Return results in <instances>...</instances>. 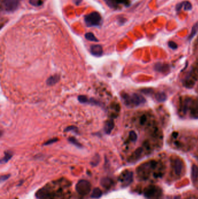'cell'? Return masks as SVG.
<instances>
[{"instance_id": "obj_3", "label": "cell", "mask_w": 198, "mask_h": 199, "mask_svg": "<svg viewBox=\"0 0 198 199\" xmlns=\"http://www.w3.org/2000/svg\"><path fill=\"white\" fill-rule=\"evenodd\" d=\"M122 99L125 105L130 107H137L145 102V99L137 93H132L131 94H124L122 95Z\"/></svg>"}, {"instance_id": "obj_21", "label": "cell", "mask_w": 198, "mask_h": 199, "mask_svg": "<svg viewBox=\"0 0 198 199\" xmlns=\"http://www.w3.org/2000/svg\"><path fill=\"white\" fill-rule=\"evenodd\" d=\"M155 98L159 102H163L167 99V96L163 92H159L156 94Z\"/></svg>"}, {"instance_id": "obj_30", "label": "cell", "mask_w": 198, "mask_h": 199, "mask_svg": "<svg viewBox=\"0 0 198 199\" xmlns=\"http://www.w3.org/2000/svg\"><path fill=\"white\" fill-rule=\"evenodd\" d=\"M99 161V156H96L95 157H94L92 159V161H91V164L94 166H95L97 165Z\"/></svg>"}, {"instance_id": "obj_9", "label": "cell", "mask_w": 198, "mask_h": 199, "mask_svg": "<svg viewBox=\"0 0 198 199\" xmlns=\"http://www.w3.org/2000/svg\"><path fill=\"white\" fill-rule=\"evenodd\" d=\"M107 5L110 8L116 9L120 5H127L129 4V0H104Z\"/></svg>"}, {"instance_id": "obj_29", "label": "cell", "mask_w": 198, "mask_h": 199, "mask_svg": "<svg viewBox=\"0 0 198 199\" xmlns=\"http://www.w3.org/2000/svg\"><path fill=\"white\" fill-rule=\"evenodd\" d=\"M168 46L170 49H171L173 50H176L178 47L177 44L174 41H170L168 42Z\"/></svg>"}, {"instance_id": "obj_8", "label": "cell", "mask_w": 198, "mask_h": 199, "mask_svg": "<svg viewBox=\"0 0 198 199\" xmlns=\"http://www.w3.org/2000/svg\"><path fill=\"white\" fill-rule=\"evenodd\" d=\"M21 0H2V6L7 12H13L19 7Z\"/></svg>"}, {"instance_id": "obj_27", "label": "cell", "mask_w": 198, "mask_h": 199, "mask_svg": "<svg viewBox=\"0 0 198 199\" xmlns=\"http://www.w3.org/2000/svg\"><path fill=\"white\" fill-rule=\"evenodd\" d=\"M64 131L65 132L73 131V132H74V133H77V134H78V132H79L78 128L76 126H68L64 130Z\"/></svg>"}, {"instance_id": "obj_34", "label": "cell", "mask_w": 198, "mask_h": 199, "mask_svg": "<svg viewBox=\"0 0 198 199\" xmlns=\"http://www.w3.org/2000/svg\"><path fill=\"white\" fill-rule=\"evenodd\" d=\"M81 1V0H74L75 2H76L77 4H79L80 2V1Z\"/></svg>"}, {"instance_id": "obj_14", "label": "cell", "mask_w": 198, "mask_h": 199, "mask_svg": "<svg viewBox=\"0 0 198 199\" xmlns=\"http://www.w3.org/2000/svg\"><path fill=\"white\" fill-rule=\"evenodd\" d=\"M100 184L105 189H108L112 187V186L113 185V181L112 179H110L108 177L103 178L102 179H101Z\"/></svg>"}, {"instance_id": "obj_35", "label": "cell", "mask_w": 198, "mask_h": 199, "mask_svg": "<svg viewBox=\"0 0 198 199\" xmlns=\"http://www.w3.org/2000/svg\"><path fill=\"white\" fill-rule=\"evenodd\" d=\"M174 199H181V198H180V196H176V197L174 198Z\"/></svg>"}, {"instance_id": "obj_5", "label": "cell", "mask_w": 198, "mask_h": 199, "mask_svg": "<svg viewBox=\"0 0 198 199\" xmlns=\"http://www.w3.org/2000/svg\"><path fill=\"white\" fill-rule=\"evenodd\" d=\"M87 26H98L102 22V18L98 12H94L87 15L84 18Z\"/></svg>"}, {"instance_id": "obj_28", "label": "cell", "mask_w": 198, "mask_h": 199, "mask_svg": "<svg viewBox=\"0 0 198 199\" xmlns=\"http://www.w3.org/2000/svg\"><path fill=\"white\" fill-rule=\"evenodd\" d=\"M129 137H130V139L132 141H135L137 139V134L135 133V132L134 131H131L130 132V134H129Z\"/></svg>"}, {"instance_id": "obj_23", "label": "cell", "mask_w": 198, "mask_h": 199, "mask_svg": "<svg viewBox=\"0 0 198 199\" xmlns=\"http://www.w3.org/2000/svg\"><path fill=\"white\" fill-rule=\"evenodd\" d=\"M68 141H69V143H70L71 144L74 145L76 147H77L78 148L83 147V146L80 143L79 141L76 139L75 138H73V137L69 138L68 139Z\"/></svg>"}, {"instance_id": "obj_2", "label": "cell", "mask_w": 198, "mask_h": 199, "mask_svg": "<svg viewBox=\"0 0 198 199\" xmlns=\"http://www.w3.org/2000/svg\"><path fill=\"white\" fill-rule=\"evenodd\" d=\"M157 166L158 162L156 161H150L141 164L137 169V174L139 178L142 180L148 179L150 171L156 169Z\"/></svg>"}, {"instance_id": "obj_16", "label": "cell", "mask_w": 198, "mask_h": 199, "mask_svg": "<svg viewBox=\"0 0 198 199\" xmlns=\"http://www.w3.org/2000/svg\"><path fill=\"white\" fill-rule=\"evenodd\" d=\"M60 80V76L58 75H54L51 76L50 78L47 80V84L48 86H53L57 83Z\"/></svg>"}, {"instance_id": "obj_7", "label": "cell", "mask_w": 198, "mask_h": 199, "mask_svg": "<svg viewBox=\"0 0 198 199\" xmlns=\"http://www.w3.org/2000/svg\"><path fill=\"white\" fill-rule=\"evenodd\" d=\"M119 181L123 188L129 186L133 180V173L128 170L123 171L119 178Z\"/></svg>"}, {"instance_id": "obj_6", "label": "cell", "mask_w": 198, "mask_h": 199, "mask_svg": "<svg viewBox=\"0 0 198 199\" xmlns=\"http://www.w3.org/2000/svg\"><path fill=\"white\" fill-rule=\"evenodd\" d=\"M91 190V185L87 180H80L76 185V190L81 196L89 195Z\"/></svg>"}, {"instance_id": "obj_17", "label": "cell", "mask_w": 198, "mask_h": 199, "mask_svg": "<svg viewBox=\"0 0 198 199\" xmlns=\"http://www.w3.org/2000/svg\"><path fill=\"white\" fill-rule=\"evenodd\" d=\"M142 152V148H138V149L136 150L132 154V156L130 157V161H134L138 159L140 157L141 154Z\"/></svg>"}, {"instance_id": "obj_1", "label": "cell", "mask_w": 198, "mask_h": 199, "mask_svg": "<svg viewBox=\"0 0 198 199\" xmlns=\"http://www.w3.org/2000/svg\"><path fill=\"white\" fill-rule=\"evenodd\" d=\"M71 182L65 178L51 182L36 193L39 199H70Z\"/></svg>"}, {"instance_id": "obj_11", "label": "cell", "mask_w": 198, "mask_h": 199, "mask_svg": "<svg viewBox=\"0 0 198 199\" xmlns=\"http://www.w3.org/2000/svg\"><path fill=\"white\" fill-rule=\"evenodd\" d=\"M78 100L81 103L83 104H91L92 105H98V106H101V104L99 102V101H97L96 100L93 99H89L86 96H79L78 97Z\"/></svg>"}, {"instance_id": "obj_4", "label": "cell", "mask_w": 198, "mask_h": 199, "mask_svg": "<svg viewBox=\"0 0 198 199\" xmlns=\"http://www.w3.org/2000/svg\"><path fill=\"white\" fill-rule=\"evenodd\" d=\"M144 196L147 199H162L163 190L157 185H149L144 190Z\"/></svg>"}, {"instance_id": "obj_13", "label": "cell", "mask_w": 198, "mask_h": 199, "mask_svg": "<svg viewBox=\"0 0 198 199\" xmlns=\"http://www.w3.org/2000/svg\"><path fill=\"white\" fill-rule=\"evenodd\" d=\"M114 126H115V123H114L113 120H107L104 126L105 133L107 135H109L112 132V130L113 129Z\"/></svg>"}, {"instance_id": "obj_32", "label": "cell", "mask_w": 198, "mask_h": 199, "mask_svg": "<svg viewBox=\"0 0 198 199\" xmlns=\"http://www.w3.org/2000/svg\"><path fill=\"white\" fill-rule=\"evenodd\" d=\"M10 177V175H2L1 177V182H2L4 181H5V180L8 179Z\"/></svg>"}, {"instance_id": "obj_18", "label": "cell", "mask_w": 198, "mask_h": 199, "mask_svg": "<svg viewBox=\"0 0 198 199\" xmlns=\"http://www.w3.org/2000/svg\"><path fill=\"white\" fill-rule=\"evenodd\" d=\"M155 70L159 72H166L169 69V66L166 64H163L161 63H158L155 65Z\"/></svg>"}, {"instance_id": "obj_15", "label": "cell", "mask_w": 198, "mask_h": 199, "mask_svg": "<svg viewBox=\"0 0 198 199\" xmlns=\"http://www.w3.org/2000/svg\"><path fill=\"white\" fill-rule=\"evenodd\" d=\"M198 178V167L194 164L191 168V179L193 183H195Z\"/></svg>"}, {"instance_id": "obj_22", "label": "cell", "mask_w": 198, "mask_h": 199, "mask_svg": "<svg viewBox=\"0 0 198 199\" xmlns=\"http://www.w3.org/2000/svg\"><path fill=\"white\" fill-rule=\"evenodd\" d=\"M13 154L10 151H7L4 154V157L1 159V164L7 162L12 158Z\"/></svg>"}, {"instance_id": "obj_33", "label": "cell", "mask_w": 198, "mask_h": 199, "mask_svg": "<svg viewBox=\"0 0 198 199\" xmlns=\"http://www.w3.org/2000/svg\"><path fill=\"white\" fill-rule=\"evenodd\" d=\"M182 3L180 2V3H178V4L176 5V10H177V11H179V10L182 9Z\"/></svg>"}, {"instance_id": "obj_10", "label": "cell", "mask_w": 198, "mask_h": 199, "mask_svg": "<svg viewBox=\"0 0 198 199\" xmlns=\"http://www.w3.org/2000/svg\"><path fill=\"white\" fill-rule=\"evenodd\" d=\"M173 167L174 170L175 174L177 175H179L183 169V162L180 159H175L173 161Z\"/></svg>"}, {"instance_id": "obj_20", "label": "cell", "mask_w": 198, "mask_h": 199, "mask_svg": "<svg viewBox=\"0 0 198 199\" xmlns=\"http://www.w3.org/2000/svg\"><path fill=\"white\" fill-rule=\"evenodd\" d=\"M198 31V21L194 25L192 26V30H191V33L188 37V40H191L194 37V36L197 34V32Z\"/></svg>"}, {"instance_id": "obj_24", "label": "cell", "mask_w": 198, "mask_h": 199, "mask_svg": "<svg viewBox=\"0 0 198 199\" xmlns=\"http://www.w3.org/2000/svg\"><path fill=\"white\" fill-rule=\"evenodd\" d=\"M182 7H184V10H190L192 8V5L190 2L188 1H182Z\"/></svg>"}, {"instance_id": "obj_31", "label": "cell", "mask_w": 198, "mask_h": 199, "mask_svg": "<svg viewBox=\"0 0 198 199\" xmlns=\"http://www.w3.org/2000/svg\"><path fill=\"white\" fill-rule=\"evenodd\" d=\"M58 140V139L57 138H53V139H50L49 140H48V141H47L44 144V146L50 145V144H53L54 143L57 142Z\"/></svg>"}, {"instance_id": "obj_19", "label": "cell", "mask_w": 198, "mask_h": 199, "mask_svg": "<svg viewBox=\"0 0 198 199\" xmlns=\"http://www.w3.org/2000/svg\"><path fill=\"white\" fill-rule=\"evenodd\" d=\"M102 195V192L98 188H96L93 189L91 197L93 199H99Z\"/></svg>"}, {"instance_id": "obj_12", "label": "cell", "mask_w": 198, "mask_h": 199, "mask_svg": "<svg viewBox=\"0 0 198 199\" xmlns=\"http://www.w3.org/2000/svg\"><path fill=\"white\" fill-rule=\"evenodd\" d=\"M90 52L94 56L99 57L103 54V49L100 45H93L90 47Z\"/></svg>"}, {"instance_id": "obj_26", "label": "cell", "mask_w": 198, "mask_h": 199, "mask_svg": "<svg viewBox=\"0 0 198 199\" xmlns=\"http://www.w3.org/2000/svg\"><path fill=\"white\" fill-rule=\"evenodd\" d=\"M29 1L31 5L36 7L41 6L43 4V0H29Z\"/></svg>"}, {"instance_id": "obj_25", "label": "cell", "mask_w": 198, "mask_h": 199, "mask_svg": "<svg viewBox=\"0 0 198 199\" xmlns=\"http://www.w3.org/2000/svg\"><path fill=\"white\" fill-rule=\"evenodd\" d=\"M86 38L88 40L91 41H95V42H97L98 41V39L95 37V36L92 33H88L86 34L85 36Z\"/></svg>"}]
</instances>
